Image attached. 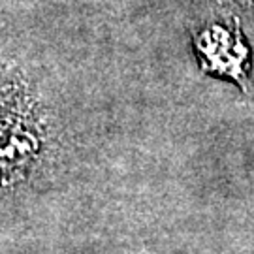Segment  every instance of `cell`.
I'll use <instances>...</instances> for the list:
<instances>
[{
	"label": "cell",
	"mask_w": 254,
	"mask_h": 254,
	"mask_svg": "<svg viewBox=\"0 0 254 254\" xmlns=\"http://www.w3.org/2000/svg\"><path fill=\"white\" fill-rule=\"evenodd\" d=\"M44 104L17 70H0V194L25 187L53 153Z\"/></svg>",
	"instance_id": "cell-1"
},
{
	"label": "cell",
	"mask_w": 254,
	"mask_h": 254,
	"mask_svg": "<svg viewBox=\"0 0 254 254\" xmlns=\"http://www.w3.org/2000/svg\"><path fill=\"white\" fill-rule=\"evenodd\" d=\"M192 47L203 73L236 85L243 94H253L251 46L239 21H207L192 34Z\"/></svg>",
	"instance_id": "cell-2"
},
{
	"label": "cell",
	"mask_w": 254,
	"mask_h": 254,
	"mask_svg": "<svg viewBox=\"0 0 254 254\" xmlns=\"http://www.w3.org/2000/svg\"><path fill=\"white\" fill-rule=\"evenodd\" d=\"M241 2H245V4H251V6H254V0H241Z\"/></svg>",
	"instance_id": "cell-3"
}]
</instances>
